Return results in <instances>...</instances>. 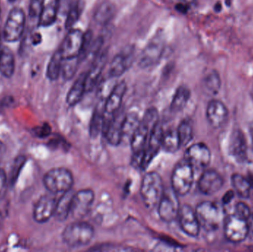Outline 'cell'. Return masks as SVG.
<instances>
[{"label":"cell","mask_w":253,"mask_h":252,"mask_svg":"<svg viewBox=\"0 0 253 252\" xmlns=\"http://www.w3.org/2000/svg\"><path fill=\"white\" fill-rule=\"evenodd\" d=\"M85 76L86 72L80 74L70 89L66 98L67 104L69 106L74 107L77 105L86 93Z\"/></svg>","instance_id":"cell-25"},{"label":"cell","mask_w":253,"mask_h":252,"mask_svg":"<svg viewBox=\"0 0 253 252\" xmlns=\"http://www.w3.org/2000/svg\"><path fill=\"white\" fill-rule=\"evenodd\" d=\"M126 116V114L120 109L114 115L105 114V124L102 133L105 134L108 143L112 146H117L122 144L123 124Z\"/></svg>","instance_id":"cell-10"},{"label":"cell","mask_w":253,"mask_h":252,"mask_svg":"<svg viewBox=\"0 0 253 252\" xmlns=\"http://www.w3.org/2000/svg\"><path fill=\"white\" fill-rule=\"evenodd\" d=\"M0 11H1V10H0Z\"/></svg>","instance_id":"cell-50"},{"label":"cell","mask_w":253,"mask_h":252,"mask_svg":"<svg viewBox=\"0 0 253 252\" xmlns=\"http://www.w3.org/2000/svg\"><path fill=\"white\" fill-rule=\"evenodd\" d=\"M84 8V3L82 0H77L75 2L71 4L67 15L66 21H65V28L66 29H72L75 24L78 22L80 16Z\"/></svg>","instance_id":"cell-35"},{"label":"cell","mask_w":253,"mask_h":252,"mask_svg":"<svg viewBox=\"0 0 253 252\" xmlns=\"http://www.w3.org/2000/svg\"><path fill=\"white\" fill-rule=\"evenodd\" d=\"M43 183L50 193H64L72 189L74 183V176L68 169L63 167L53 168L44 175Z\"/></svg>","instance_id":"cell-4"},{"label":"cell","mask_w":253,"mask_h":252,"mask_svg":"<svg viewBox=\"0 0 253 252\" xmlns=\"http://www.w3.org/2000/svg\"><path fill=\"white\" fill-rule=\"evenodd\" d=\"M44 6V0H30L29 8H28L30 17L32 19L34 18L39 19Z\"/></svg>","instance_id":"cell-40"},{"label":"cell","mask_w":253,"mask_h":252,"mask_svg":"<svg viewBox=\"0 0 253 252\" xmlns=\"http://www.w3.org/2000/svg\"><path fill=\"white\" fill-rule=\"evenodd\" d=\"M230 152L238 161H244L247 158L248 145L243 133L236 130L233 133L230 141Z\"/></svg>","instance_id":"cell-24"},{"label":"cell","mask_w":253,"mask_h":252,"mask_svg":"<svg viewBox=\"0 0 253 252\" xmlns=\"http://www.w3.org/2000/svg\"><path fill=\"white\" fill-rule=\"evenodd\" d=\"M181 147L177 130L169 129L164 131L162 148L165 152L175 153Z\"/></svg>","instance_id":"cell-31"},{"label":"cell","mask_w":253,"mask_h":252,"mask_svg":"<svg viewBox=\"0 0 253 252\" xmlns=\"http://www.w3.org/2000/svg\"><path fill=\"white\" fill-rule=\"evenodd\" d=\"M94 200L95 194L92 189H82L75 192L71 207V216L77 220L85 217L90 213Z\"/></svg>","instance_id":"cell-12"},{"label":"cell","mask_w":253,"mask_h":252,"mask_svg":"<svg viewBox=\"0 0 253 252\" xmlns=\"http://www.w3.org/2000/svg\"></svg>","instance_id":"cell-49"},{"label":"cell","mask_w":253,"mask_h":252,"mask_svg":"<svg viewBox=\"0 0 253 252\" xmlns=\"http://www.w3.org/2000/svg\"><path fill=\"white\" fill-rule=\"evenodd\" d=\"M224 185L222 176L214 170H207L198 182V187L203 195H212L221 190Z\"/></svg>","instance_id":"cell-19"},{"label":"cell","mask_w":253,"mask_h":252,"mask_svg":"<svg viewBox=\"0 0 253 252\" xmlns=\"http://www.w3.org/2000/svg\"><path fill=\"white\" fill-rule=\"evenodd\" d=\"M108 61V53L106 51L99 53L91 64L90 69L86 72V92H90L96 87L102 71Z\"/></svg>","instance_id":"cell-21"},{"label":"cell","mask_w":253,"mask_h":252,"mask_svg":"<svg viewBox=\"0 0 253 252\" xmlns=\"http://www.w3.org/2000/svg\"><path fill=\"white\" fill-rule=\"evenodd\" d=\"M191 93L190 89L185 86H180L175 90V94L171 102L170 109L172 112H178L182 110L190 100Z\"/></svg>","instance_id":"cell-30"},{"label":"cell","mask_w":253,"mask_h":252,"mask_svg":"<svg viewBox=\"0 0 253 252\" xmlns=\"http://www.w3.org/2000/svg\"><path fill=\"white\" fill-rule=\"evenodd\" d=\"M207 118L214 128L219 129L225 125L229 118V111L226 105L221 101L213 99L208 103L207 108Z\"/></svg>","instance_id":"cell-20"},{"label":"cell","mask_w":253,"mask_h":252,"mask_svg":"<svg viewBox=\"0 0 253 252\" xmlns=\"http://www.w3.org/2000/svg\"><path fill=\"white\" fill-rule=\"evenodd\" d=\"M4 144H3L2 143H1V142H0V155H1V154L4 152Z\"/></svg>","instance_id":"cell-46"},{"label":"cell","mask_w":253,"mask_h":252,"mask_svg":"<svg viewBox=\"0 0 253 252\" xmlns=\"http://www.w3.org/2000/svg\"><path fill=\"white\" fill-rule=\"evenodd\" d=\"M178 218L180 227L184 234L191 238L199 236L202 227L196 211L191 207L185 204L180 207Z\"/></svg>","instance_id":"cell-16"},{"label":"cell","mask_w":253,"mask_h":252,"mask_svg":"<svg viewBox=\"0 0 253 252\" xmlns=\"http://www.w3.org/2000/svg\"><path fill=\"white\" fill-rule=\"evenodd\" d=\"M137 115L134 113L128 114L125 118L124 124H123V139H122V143L125 142L126 143L127 141L130 143L132 135L135 133L138 124H139Z\"/></svg>","instance_id":"cell-34"},{"label":"cell","mask_w":253,"mask_h":252,"mask_svg":"<svg viewBox=\"0 0 253 252\" xmlns=\"http://www.w3.org/2000/svg\"><path fill=\"white\" fill-rule=\"evenodd\" d=\"M224 235L230 242L234 244L243 242L249 235L248 220L233 214L224 220Z\"/></svg>","instance_id":"cell-9"},{"label":"cell","mask_w":253,"mask_h":252,"mask_svg":"<svg viewBox=\"0 0 253 252\" xmlns=\"http://www.w3.org/2000/svg\"><path fill=\"white\" fill-rule=\"evenodd\" d=\"M3 225V216L1 215V212H0V229H1V226Z\"/></svg>","instance_id":"cell-47"},{"label":"cell","mask_w":253,"mask_h":252,"mask_svg":"<svg viewBox=\"0 0 253 252\" xmlns=\"http://www.w3.org/2000/svg\"><path fill=\"white\" fill-rule=\"evenodd\" d=\"M126 91V84L124 81L117 83L105 100L104 109L107 115H114L121 108L123 98Z\"/></svg>","instance_id":"cell-22"},{"label":"cell","mask_w":253,"mask_h":252,"mask_svg":"<svg viewBox=\"0 0 253 252\" xmlns=\"http://www.w3.org/2000/svg\"><path fill=\"white\" fill-rule=\"evenodd\" d=\"M179 1H182V2L185 3L187 4H191L196 1V0H179Z\"/></svg>","instance_id":"cell-45"},{"label":"cell","mask_w":253,"mask_h":252,"mask_svg":"<svg viewBox=\"0 0 253 252\" xmlns=\"http://www.w3.org/2000/svg\"><path fill=\"white\" fill-rule=\"evenodd\" d=\"M159 112L155 108L147 109L142 119L139 121L130 141L131 149L133 154L143 152L148 142L152 130L159 123Z\"/></svg>","instance_id":"cell-1"},{"label":"cell","mask_w":253,"mask_h":252,"mask_svg":"<svg viewBox=\"0 0 253 252\" xmlns=\"http://www.w3.org/2000/svg\"><path fill=\"white\" fill-rule=\"evenodd\" d=\"M211 149L204 143H196L187 148L184 159L188 161L193 168L205 169L209 166L211 161Z\"/></svg>","instance_id":"cell-13"},{"label":"cell","mask_w":253,"mask_h":252,"mask_svg":"<svg viewBox=\"0 0 253 252\" xmlns=\"http://www.w3.org/2000/svg\"><path fill=\"white\" fill-rule=\"evenodd\" d=\"M233 197H234V192L233 191L227 192L225 196H224V198H223V203L225 204H229L233 200Z\"/></svg>","instance_id":"cell-43"},{"label":"cell","mask_w":253,"mask_h":252,"mask_svg":"<svg viewBox=\"0 0 253 252\" xmlns=\"http://www.w3.org/2000/svg\"><path fill=\"white\" fill-rule=\"evenodd\" d=\"M62 61L63 57L59 49L57 51L55 52L47 65L46 75L48 79L51 81H56L58 79L62 72Z\"/></svg>","instance_id":"cell-33"},{"label":"cell","mask_w":253,"mask_h":252,"mask_svg":"<svg viewBox=\"0 0 253 252\" xmlns=\"http://www.w3.org/2000/svg\"><path fill=\"white\" fill-rule=\"evenodd\" d=\"M165 189L163 181L159 173L156 172L147 173L143 178L140 189L144 206L150 210L157 209Z\"/></svg>","instance_id":"cell-2"},{"label":"cell","mask_w":253,"mask_h":252,"mask_svg":"<svg viewBox=\"0 0 253 252\" xmlns=\"http://www.w3.org/2000/svg\"><path fill=\"white\" fill-rule=\"evenodd\" d=\"M84 36V34L81 30L74 28L69 30L59 49L63 59L80 57L83 49Z\"/></svg>","instance_id":"cell-14"},{"label":"cell","mask_w":253,"mask_h":252,"mask_svg":"<svg viewBox=\"0 0 253 252\" xmlns=\"http://www.w3.org/2000/svg\"><path fill=\"white\" fill-rule=\"evenodd\" d=\"M165 43L163 32L159 31L156 33L140 54L138 66L141 68H147L156 65L163 55Z\"/></svg>","instance_id":"cell-6"},{"label":"cell","mask_w":253,"mask_h":252,"mask_svg":"<svg viewBox=\"0 0 253 252\" xmlns=\"http://www.w3.org/2000/svg\"><path fill=\"white\" fill-rule=\"evenodd\" d=\"M194 181V168L185 159L175 165L171 178L172 189L178 196H184L191 190Z\"/></svg>","instance_id":"cell-5"},{"label":"cell","mask_w":253,"mask_h":252,"mask_svg":"<svg viewBox=\"0 0 253 252\" xmlns=\"http://www.w3.org/2000/svg\"><path fill=\"white\" fill-rule=\"evenodd\" d=\"M80 62V57L63 59L61 74L64 79L71 80L75 75Z\"/></svg>","instance_id":"cell-37"},{"label":"cell","mask_w":253,"mask_h":252,"mask_svg":"<svg viewBox=\"0 0 253 252\" xmlns=\"http://www.w3.org/2000/svg\"><path fill=\"white\" fill-rule=\"evenodd\" d=\"M234 214L245 220H249L251 216V208L245 203L239 202L235 207Z\"/></svg>","instance_id":"cell-41"},{"label":"cell","mask_w":253,"mask_h":252,"mask_svg":"<svg viewBox=\"0 0 253 252\" xmlns=\"http://www.w3.org/2000/svg\"><path fill=\"white\" fill-rule=\"evenodd\" d=\"M231 182L235 192L240 198H248L251 196L253 185L248 178L240 174H234L232 176Z\"/></svg>","instance_id":"cell-29"},{"label":"cell","mask_w":253,"mask_h":252,"mask_svg":"<svg viewBox=\"0 0 253 252\" xmlns=\"http://www.w3.org/2000/svg\"><path fill=\"white\" fill-rule=\"evenodd\" d=\"M221 78L219 74L216 71H212L205 76L204 79V86L208 93L211 94H217L221 87Z\"/></svg>","instance_id":"cell-38"},{"label":"cell","mask_w":253,"mask_h":252,"mask_svg":"<svg viewBox=\"0 0 253 252\" xmlns=\"http://www.w3.org/2000/svg\"><path fill=\"white\" fill-rule=\"evenodd\" d=\"M105 113L104 105L102 108L99 106L96 107V109H95L94 112H93V116H92L91 121H90V137L95 139L101 133H102L104 124H105Z\"/></svg>","instance_id":"cell-32"},{"label":"cell","mask_w":253,"mask_h":252,"mask_svg":"<svg viewBox=\"0 0 253 252\" xmlns=\"http://www.w3.org/2000/svg\"><path fill=\"white\" fill-rule=\"evenodd\" d=\"M178 195L173 189H165L162 199L157 207L158 213L161 220L166 223H171L178 218L180 203Z\"/></svg>","instance_id":"cell-11"},{"label":"cell","mask_w":253,"mask_h":252,"mask_svg":"<svg viewBox=\"0 0 253 252\" xmlns=\"http://www.w3.org/2000/svg\"><path fill=\"white\" fill-rule=\"evenodd\" d=\"M59 12V0H52L47 4H44L39 17L40 26L49 27L53 25L56 22Z\"/></svg>","instance_id":"cell-26"},{"label":"cell","mask_w":253,"mask_h":252,"mask_svg":"<svg viewBox=\"0 0 253 252\" xmlns=\"http://www.w3.org/2000/svg\"><path fill=\"white\" fill-rule=\"evenodd\" d=\"M25 163V157H18L15 160L14 163H13V166H12L11 171H10V180H9L10 185H13L16 183L18 176H19V173H20Z\"/></svg>","instance_id":"cell-39"},{"label":"cell","mask_w":253,"mask_h":252,"mask_svg":"<svg viewBox=\"0 0 253 252\" xmlns=\"http://www.w3.org/2000/svg\"><path fill=\"white\" fill-rule=\"evenodd\" d=\"M135 59V48L126 47L111 61L109 67V76L117 78L123 75L130 68Z\"/></svg>","instance_id":"cell-17"},{"label":"cell","mask_w":253,"mask_h":252,"mask_svg":"<svg viewBox=\"0 0 253 252\" xmlns=\"http://www.w3.org/2000/svg\"><path fill=\"white\" fill-rule=\"evenodd\" d=\"M40 128L41 129H38V130H37V135L41 138L47 136V133H48L47 130H50V128L47 127H40Z\"/></svg>","instance_id":"cell-44"},{"label":"cell","mask_w":253,"mask_h":252,"mask_svg":"<svg viewBox=\"0 0 253 252\" xmlns=\"http://www.w3.org/2000/svg\"><path fill=\"white\" fill-rule=\"evenodd\" d=\"M164 130L162 124L158 123L156 127L152 130L151 134L149 138L148 142L143 154L142 161H141V170H145L150 165L155 157L159 153L162 148V137H163Z\"/></svg>","instance_id":"cell-15"},{"label":"cell","mask_w":253,"mask_h":252,"mask_svg":"<svg viewBox=\"0 0 253 252\" xmlns=\"http://www.w3.org/2000/svg\"><path fill=\"white\" fill-rule=\"evenodd\" d=\"M8 1H10V2H14L16 0H8Z\"/></svg>","instance_id":"cell-48"},{"label":"cell","mask_w":253,"mask_h":252,"mask_svg":"<svg viewBox=\"0 0 253 252\" xmlns=\"http://www.w3.org/2000/svg\"><path fill=\"white\" fill-rule=\"evenodd\" d=\"M115 12V6L112 2L110 1H104L95 10L93 19L98 25H105L112 20Z\"/></svg>","instance_id":"cell-27"},{"label":"cell","mask_w":253,"mask_h":252,"mask_svg":"<svg viewBox=\"0 0 253 252\" xmlns=\"http://www.w3.org/2000/svg\"><path fill=\"white\" fill-rule=\"evenodd\" d=\"M56 202L57 201L52 193L42 196L34 206L33 211L34 220L38 223H47L54 216Z\"/></svg>","instance_id":"cell-18"},{"label":"cell","mask_w":253,"mask_h":252,"mask_svg":"<svg viewBox=\"0 0 253 252\" xmlns=\"http://www.w3.org/2000/svg\"><path fill=\"white\" fill-rule=\"evenodd\" d=\"M195 211L201 227L208 232H213L219 228L221 221V211L215 203L203 201L198 204Z\"/></svg>","instance_id":"cell-7"},{"label":"cell","mask_w":253,"mask_h":252,"mask_svg":"<svg viewBox=\"0 0 253 252\" xmlns=\"http://www.w3.org/2000/svg\"><path fill=\"white\" fill-rule=\"evenodd\" d=\"M7 179L5 172L3 169H0V200L5 195L7 190Z\"/></svg>","instance_id":"cell-42"},{"label":"cell","mask_w":253,"mask_h":252,"mask_svg":"<svg viewBox=\"0 0 253 252\" xmlns=\"http://www.w3.org/2000/svg\"><path fill=\"white\" fill-rule=\"evenodd\" d=\"M15 58L13 52L3 47L0 50V73L5 77L10 78L14 73Z\"/></svg>","instance_id":"cell-28"},{"label":"cell","mask_w":253,"mask_h":252,"mask_svg":"<svg viewBox=\"0 0 253 252\" xmlns=\"http://www.w3.org/2000/svg\"><path fill=\"white\" fill-rule=\"evenodd\" d=\"M94 228L90 223L78 221L68 225L62 232L64 243L71 248L88 245L94 238Z\"/></svg>","instance_id":"cell-3"},{"label":"cell","mask_w":253,"mask_h":252,"mask_svg":"<svg viewBox=\"0 0 253 252\" xmlns=\"http://www.w3.org/2000/svg\"><path fill=\"white\" fill-rule=\"evenodd\" d=\"M26 16L21 7L12 9L7 16L3 29V37L6 41L14 42L22 37L25 29Z\"/></svg>","instance_id":"cell-8"},{"label":"cell","mask_w":253,"mask_h":252,"mask_svg":"<svg viewBox=\"0 0 253 252\" xmlns=\"http://www.w3.org/2000/svg\"><path fill=\"white\" fill-rule=\"evenodd\" d=\"M75 192L73 189L62 193L61 198L56 202L53 217L59 222H63L71 216V207H72L73 198Z\"/></svg>","instance_id":"cell-23"},{"label":"cell","mask_w":253,"mask_h":252,"mask_svg":"<svg viewBox=\"0 0 253 252\" xmlns=\"http://www.w3.org/2000/svg\"><path fill=\"white\" fill-rule=\"evenodd\" d=\"M181 146H187L193 139V123L190 120L184 119L177 128Z\"/></svg>","instance_id":"cell-36"}]
</instances>
